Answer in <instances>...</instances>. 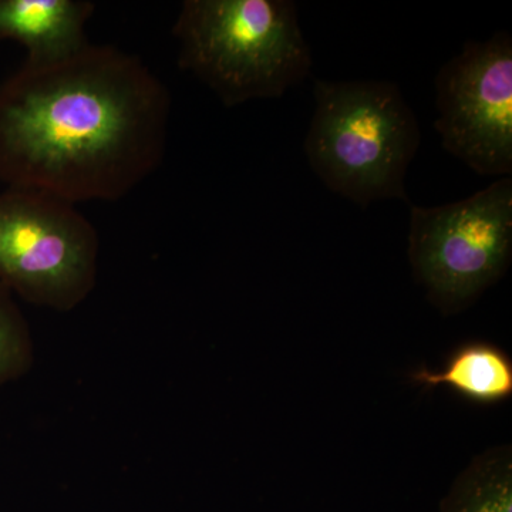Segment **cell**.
Wrapping results in <instances>:
<instances>
[{
  "label": "cell",
  "mask_w": 512,
  "mask_h": 512,
  "mask_svg": "<svg viewBox=\"0 0 512 512\" xmlns=\"http://www.w3.org/2000/svg\"><path fill=\"white\" fill-rule=\"evenodd\" d=\"M178 66L225 107L279 99L311 74L292 0H185L173 26Z\"/></svg>",
  "instance_id": "obj_2"
},
{
  "label": "cell",
  "mask_w": 512,
  "mask_h": 512,
  "mask_svg": "<svg viewBox=\"0 0 512 512\" xmlns=\"http://www.w3.org/2000/svg\"><path fill=\"white\" fill-rule=\"evenodd\" d=\"M412 379L424 387L447 386L471 402L494 404L510 399L512 362L498 346L470 342L460 346L440 370H416Z\"/></svg>",
  "instance_id": "obj_8"
},
{
  "label": "cell",
  "mask_w": 512,
  "mask_h": 512,
  "mask_svg": "<svg viewBox=\"0 0 512 512\" xmlns=\"http://www.w3.org/2000/svg\"><path fill=\"white\" fill-rule=\"evenodd\" d=\"M315 113L306 134L313 173L362 208L407 197V170L419 150L416 114L399 84L382 80L313 82Z\"/></svg>",
  "instance_id": "obj_3"
},
{
  "label": "cell",
  "mask_w": 512,
  "mask_h": 512,
  "mask_svg": "<svg viewBox=\"0 0 512 512\" xmlns=\"http://www.w3.org/2000/svg\"><path fill=\"white\" fill-rule=\"evenodd\" d=\"M440 512H512L510 444L478 454L451 485Z\"/></svg>",
  "instance_id": "obj_9"
},
{
  "label": "cell",
  "mask_w": 512,
  "mask_h": 512,
  "mask_svg": "<svg viewBox=\"0 0 512 512\" xmlns=\"http://www.w3.org/2000/svg\"><path fill=\"white\" fill-rule=\"evenodd\" d=\"M100 241L76 205L45 192H0V284L32 305L70 312L96 288Z\"/></svg>",
  "instance_id": "obj_5"
},
{
  "label": "cell",
  "mask_w": 512,
  "mask_h": 512,
  "mask_svg": "<svg viewBox=\"0 0 512 512\" xmlns=\"http://www.w3.org/2000/svg\"><path fill=\"white\" fill-rule=\"evenodd\" d=\"M413 278L444 316L466 311L512 259V178L440 207L410 204Z\"/></svg>",
  "instance_id": "obj_4"
},
{
  "label": "cell",
  "mask_w": 512,
  "mask_h": 512,
  "mask_svg": "<svg viewBox=\"0 0 512 512\" xmlns=\"http://www.w3.org/2000/svg\"><path fill=\"white\" fill-rule=\"evenodd\" d=\"M33 365V342L28 322L0 284V387L18 380Z\"/></svg>",
  "instance_id": "obj_10"
},
{
  "label": "cell",
  "mask_w": 512,
  "mask_h": 512,
  "mask_svg": "<svg viewBox=\"0 0 512 512\" xmlns=\"http://www.w3.org/2000/svg\"><path fill=\"white\" fill-rule=\"evenodd\" d=\"M171 96L140 57L89 43L0 84V181L60 200L117 201L163 164Z\"/></svg>",
  "instance_id": "obj_1"
},
{
  "label": "cell",
  "mask_w": 512,
  "mask_h": 512,
  "mask_svg": "<svg viewBox=\"0 0 512 512\" xmlns=\"http://www.w3.org/2000/svg\"><path fill=\"white\" fill-rule=\"evenodd\" d=\"M434 128L448 154L484 177L512 175V37L501 30L437 73Z\"/></svg>",
  "instance_id": "obj_6"
},
{
  "label": "cell",
  "mask_w": 512,
  "mask_h": 512,
  "mask_svg": "<svg viewBox=\"0 0 512 512\" xmlns=\"http://www.w3.org/2000/svg\"><path fill=\"white\" fill-rule=\"evenodd\" d=\"M94 10L90 0H0V40L25 47L26 64L62 62L89 45Z\"/></svg>",
  "instance_id": "obj_7"
}]
</instances>
